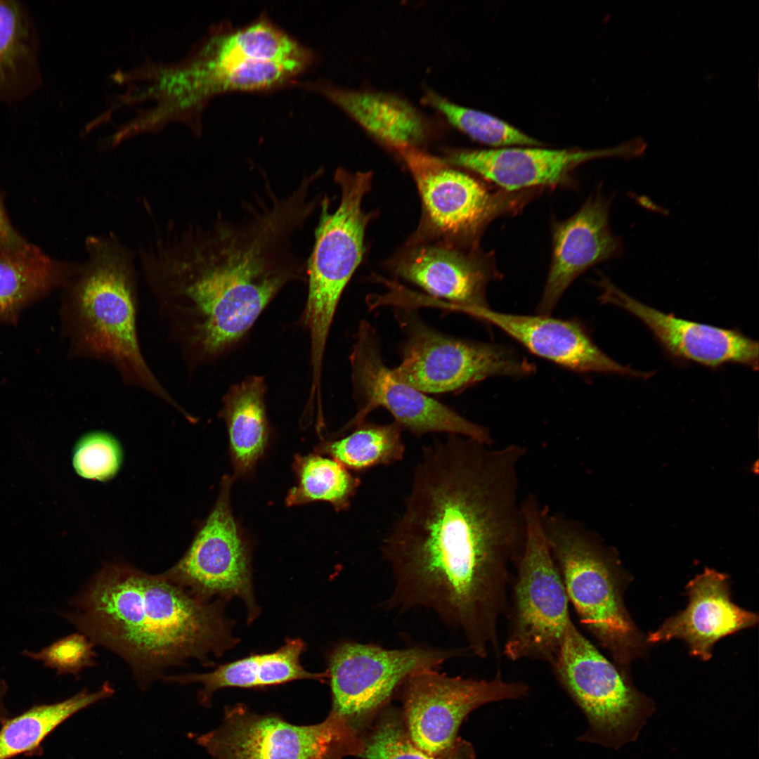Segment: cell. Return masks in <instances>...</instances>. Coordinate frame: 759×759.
<instances>
[{"label": "cell", "instance_id": "cell-11", "mask_svg": "<svg viewBox=\"0 0 759 759\" xmlns=\"http://www.w3.org/2000/svg\"><path fill=\"white\" fill-rule=\"evenodd\" d=\"M351 378L358 410L339 434L365 421L375 409L382 407L402 429L420 436L446 433L492 444L488 428L472 422L457 412L402 382L386 366L377 332L367 320L360 322L350 356Z\"/></svg>", "mask_w": 759, "mask_h": 759}, {"label": "cell", "instance_id": "cell-15", "mask_svg": "<svg viewBox=\"0 0 759 759\" xmlns=\"http://www.w3.org/2000/svg\"><path fill=\"white\" fill-rule=\"evenodd\" d=\"M597 285L604 304L625 309L640 320L674 359L716 368L739 363L757 370L758 343L739 331L689 321L634 299L601 275Z\"/></svg>", "mask_w": 759, "mask_h": 759}, {"label": "cell", "instance_id": "cell-25", "mask_svg": "<svg viewBox=\"0 0 759 759\" xmlns=\"http://www.w3.org/2000/svg\"><path fill=\"white\" fill-rule=\"evenodd\" d=\"M38 47L26 7L0 0V100H18L39 86Z\"/></svg>", "mask_w": 759, "mask_h": 759}, {"label": "cell", "instance_id": "cell-26", "mask_svg": "<svg viewBox=\"0 0 759 759\" xmlns=\"http://www.w3.org/2000/svg\"><path fill=\"white\" fill-rule=\"evenodd\" d=\"M264 377L252 375L233 385L223 398L219 415L227 426L235 471L252 469L263 454L268 438Z\"/></svg>", "mask_w": 759, "mask_h": 759}, {"label": "cell", "instance_id": "cell-7", "mask_svg": "<svg viewBox=\"0 0 759 759\" xmlns=\"http://www.w3.org/2000/svg\"><path fill=\"white\" fill-rule=\"evenodd\" d=\"M551 666L588 720L580 741L618 750L636 741L654 715L653 701L625 680L572 620Z\"/></svg>", "mask_w": 759, "mask_h": 759}, {"label": "cell", "instance_id": "cell-20", "mask_svg": "<svg viewBox=\"0 0 759 759\" xmlns=\"http://www.w3.org/2000/svg\"><path fill=\"white\" fill-rule=\"evenodd\" d=\"M309 66L301 62L261 60L236 38L214 36L190 66L187 76L190 102L198 104L228 91L271 89L287 84Z\"/></svg>", "mask_w": 759, "mask_h": 759}, {"label": "cell", "instance_id": "cell-16", "mask_svg": "<svg viewBox=\"0 0 759 759\" xmlns=\"http://www.w3.org/2000/svg\"><path fill=\"white\" fill-rule=\"evenodd\" d=\"M646 143L635 138L598 150L548 149L510 146L451 153L448 162L471 170L506 190L553 186L569 181L570 173L585 162L603 157L632 159L641 156Z\"/></svg>", "mask_w": 759, "mask_h": 759}, {"label": "cell", "instance_id": "cell-32", "mask_svg": "<svg viewBox=\"0 0 759 759\" xmlns=\"http://www.w3.org/2000/svg\"><path fill=\"white\" fill-rule=\"evenodd\" d=\"M122 462L119 441L110 434L93 432L81 437L74 447L72 464L82 477L100 481L113 478Z\"/></svg>", "mask_w": 759, "mask_h": 759}, {"label": "cell", "instance_id": "cell-34", "mask_svg": "<svg viewBox=\"0 0 759 759\" xmlns=\"http://www.w3.org/2000/svg\"><path fill=\"white\" fill-rule=\"evenodd\" d=\"M39 251L13 227L0 200V252L30 254Z\"/></svg>", "mask_w": 759, "mask_h": 759}, {"label": "cell", "instance_id": "cell-10", "mask_svg": "<svg viewBox=\"0 0 759 759\" xmlns=\"http://www.w3.org/2000/svg\"><path fill=\"white\" fill-rule=\"evenodd\" d=\"M195 740L212 759H343L360 746L359 734L337 715L298 725L242 703L226 708L221 725Z\"/></svg>", "mask_w": 759, "mask_h": 759}, {"label": "cell", "instance_id": "cell-18", "mask_svg": "<svg viewBox=\"0 0 759 759\" xmlns=\"http://www.w3.org/2000/svg\"><path fill=\"white\" fill-rule=\"evenodd\" d=\"M612 196L600 189L569 219L552 230V253L544 291L537 311L549 316L565 290L585 270L624 253L621 239L609 227Z\"/></svg>", "mask_w": 759, "mask_h": 759}, {"label": "cell", "instance_id": "cell-33", "mask_svg": "<svg viewBox=\"0 0 759 759\" xmlns=\"http://www.w3.org/2000/svg\"><path fill=\"white\" fill-rule=\"evenodd\" d=\"M93 643L82 633H73L56 640L39 651L25 650L22 654L41 661L44 666L56 670L57 675L78 676L82 669L95 666Z\"/></svg>", "mask_w": 759, "mask_h": 759}, {"label": "cell", "instance_id": "cell-5", "mask_svg": "<svg viewBox=\"0 0 759 759\" xmlns=\"http://www.w3.org/2000/svg\"><path fill=\"white\" fill-rule=\"evenodd\" d=\"M334 180L340 188L339 202L331 211L329 197L323 196L306 259L308 292L301 321L310 335L313 377L322 375L328 333L344 290L362 260L369 221L362 201L370 189L372 174L339 168Z\"/></svg>", "mask_w": 759, "mask_h": 759}, {"label": "cell", "instance_id": "cell-28", "mask_svg": "<svg viewBox=\"0 0 759 759\" xmlns=\"http://www.w3.org/2000/svg\"><path fill=\"white\" fill-rule=\"evenodd\" d=\"M401 432L402 428L395 422L379 424L365 421L346 436L322 444L319 451L356 472L390 465L404 457L406 447Z\"/></svg>", "mask_w": 759, "mask_h": 759}, {"label": "cell", "instance_id": "cell-14", "mask_svg": "<svg viewBox=\"0 0 759 759\" xmlns=\"http://www.w3.org/2000/svg\"><path fill=\"white\" fill-rule=\"evenodd\" d=\"M398 153L414 177L427 222L436 233L471 238L505 209L501 196L420 148L408 147Z\"/></svg>", "mask_w": 759, "mask_h": 759}, {"label": "cell", "instance_id": "cell-35", "mask_svg": "<svg viewBox=\"0 0 759 759\" xmlns=\"http://www.w3.org/2000/svg\"><path fill=\"white\" fill-rule=\"evenodd\" d=\"M6 691V685L2 680L0 679V699Z\"/></svg>", "mask_w": 759, "mask_h": 759}, {"label": "cell", "instance_id": "cell-17", "mask_svg": "<svg viewBox=\"0 0 759 759\" xmlns=\"http://www.w3.org/2000/svg\"><path fill=\"white\" fill-rule=\"evenodd\" d=\"M450 311L462 312L493 325L535 355L576 372L635 377L651 375L610 358L595 344L584 326L574 320L543 315L504 313L488 306H452Z\"/></svg>", "mask_w": 759, "mask_h": 759}, {"label": "cell", "instance_id": "cell-13", "mask_svg": "<svg viewBox=\"0 0 759 759\" xmlns=\"http://www.w3.org/2000/svg\"><path fill=\"white\" fill-rule=\"evenodd\" d=\"M231 485L232 478L222 479L214 507L190 547L163 573L205 601L215 596L242 599L251 621L259 611L253 594L249 552L231 511Z\"/></svg>", "mask_w": 759, "mask_h": 759}, {"label": "cell", "instance_id": "cell-12", "mask_svg": "<svg viewBox=\"0 0 759 759\" xmlns=\"http://www.w3.org/2000/svg\"><path fill=\"white\" fill-rule=\"evenodd\" d=\"M397 690L409 737L422 751L439 755L455 745L459 728L472 711L488 703L522 698L529 687L523 682L505 680L500 673L491 680H479L432 669L410 676Z\"/></svg>", "mask_w": 759, "mask_h": 759}, {"label": "cell", "instance_id": "cell-4", "mask_svg": "<svg viewBox=\"0 0 759 759\" xmlns=\"http://www.w3.org/2000/svg\"><path fill=\"white\" fill-rule=\"evenodd\" d=\"M547 542L569 601L581 624L619 663L638 648L625 609L619 564L613 550L584 524L543 505Z\"/></svg>", "mask_w": 759, "mask_h": 759}, {"label": "cell", "instance_id": "cell-19", "mask_svg": "<svg viewBox=\"0 0 759 759\" xmlns=\"http://www.w3.org/2000/svg\"><path fill=\"white\" fill-rule=\"evenodd\" d=\"M686 588L689 598L687 608L649 633L647 642L680 639L693 656L708 661L719 640L758 623L756 614L732 602L725 574L706 568Z\"/></svg>", "mask_w": 759, "mask_h": 759}, {"label": "cell", "instance_id": "cell-29", "mask_svg": "<svg viewBox=\"0 0 759 759\" xmlns=\"http://www.w3.org/2000/svg\"><path fill=\"white\" fill-rule=\"evenodd\" d=\"M362 759H476L471 744L459 738L448 751L434 755L418 748L406 729L401 710L385 706L360 734Z\"/></svg>", "mask_w": 759, "mask_h": 759}, {"label": "cell", "instance_id": "cell-1", "mask_svg": "<svg viewBox=\"0 0 759 759\" xmlns=\"http://www.w3.org/2000/svg\"><path fill=\"white\" fill-rule=\"evenodd\" d=\"M526 453L519 444L457 435L424 446L381 545L394 582L384 608L432 611L482 659L499 649L512 568L524 546Z\"/></svg>", "mask_w": 759, "mask_h": 759}, {"label": "cell", "instance_id": "cell-24", "mask_svg": "<svg viewBox=\"0 0 759 759\" xmlns=\"http://www.w3.org/2000/svg\"><path fill=\"white\" fill-rule=\"evenodd\" d=\"M79 264L34 253L0 252V323L17 320L22 309L58 287H65Z\"/></svg>", "mask_w": 759, "mask_h": 759}, {"label": "cell", "instance_id": "cell-8", "mask_svg": "<svg viewBox=\"0 0 759 759\" xmlns=\"http://www.w3.org/2000/svg\"><path fill=\"white\" fill-rule=\"evenodd\" d=\"M468 652L466 647L385 649L354 641L341 642L327 659L330 713L342 718L360 735L408 677L439 669L448 660Z\"/></svg>", "mask_w": 759, "mask_h": 759}, {"label": "cell", "instance_id": "cell-3", "mask_svg": "<svg viewBox=\"0 0 759 759\" xmlns=\"http://www.w3.org/2000/svg\"><path fill=\"white\" fill-rule=\"evenodd\" d=\"M85 252V260L65 286L61 307L70 356L111 365L124 384L143 390L186 415L141 351L136 252L113 233L88 236Z\"/></svg>", "mask_w": 759, "mask_h": 759}, {"label": "cell", "instance_id": "cell-21", "mask_svg": "<svg viewBox=\"0 0 759 759\" xmlns=\"http://www.w3.org/2000/svg\"><path fill=\"white\" fill-rule=\"evenodd\" d=\"M395 271L432 298L455 306H488L485 289L490 273L482 265L453 248H414L398 260Z\"/></svg>", "mask_w": 759, "mask_h": 759}, {"label": "cell", "instance_id": "cell-22", "mask_svg": "<svg viewBox=\"0 0 759 759\" xmlns=\"http://www.w3.org/2000/svg\"><path fill=\"white\" fill-rule=\"evenodd\" d=\"M337 105L370 135L396 150L418 147L429 134L425 118L408 101L388 93L346 89L329 84L312 86Z\"/></svg>", "mask_w": 759, "mask_h": 759}, {"label": "cell", "instance_id": "cell-9", "mask_svg": "<svg viewBox=\"0 0 759 759\" xmlns=\"http://www.w3.org/2000/svg\"><path fill=\"white\" fill-rule=\"evenodd\" d=\"M395 316L406 339L394 376L424 393L461 391L491 377H524L535 365L506 346L450 337L424 323L413 309Z\"/></svg>", "mask_w": 759, "mask_h": 759}, {"label": "cell", "instance_id": "cell-27", "mask_svg": "<svg viewBox=\"0 0 759 759\" xmlns=\"http://www.w3.org/2000/svg\"><path fill=\"white\" fill-rule=\"evenodd\" d=\"M114 692L110 683L105 682L96 692L84 689L65 701L34 707L7 722L0 731V759H8L34 748L70 716L110 697Z\"/></svg>", "mask_w": 759, "mask_h": 759}, {"label": "cell", "instance_id": "cell-31", "mask_svg": "<svg viewBox=\"0 0 759 759\" xmlns=\"http://www.w3.org/2000/svg\"><path fill=\"white\" fill-rule=\"evenodd\" d=\"M424 101L453 126L481 143L496 148L540 145L538 141L496 117L454 103L433 92L425 96Z\"/></svg>", "mask_w": 759, "mask_h": 759}, {"label": "cell", "instance_id": "cell-23", "mask_svg": "<svg viewBox=\"0 0 759 759\" xmlns=\"http://www.w3.org/2000/svg\"><path fill=\"white\" fill-rule=\"evenodd\" d=\"M306 648L300 639H288L278 650L219 665L207 673L166 676L167 682L181 685L193 682L203 685L199 693L201 704L209 706L213 694L226 687L260 688L285 684L298 680H324L327 673L307 671L300 657Z\"/></svg>", "mask_w": 759, "mask_h": 759}, {"label": "cell", "instance_id": "cell-6", "mask_svg": "<svg viewBox=\"0 0 759 759\" xmlns=\"http://www.w3.org/2000/svg\"><path fill=\"white\" fill-rule=\"evenodd\" d=\"M542 507L535 495L523 498L524 543L514 568L503 654L512 661L531 659L551 665L572 619L565 588L547 542Z\"/></svg>", "mask_w": 759, "mask_h": 759}, {"label": "cell", "instance_id": "cell-30", "mask_svg": "<svg viewBox=\"0 0 759 759\" xmlns=\"http://www.w3.org/2000/svg\"><path fill=\"white\" fill-rule=\"evenodd\" d=\"M294 466L298 484L288 493V505L325 501L337 512L344 511L361 484V478L341 463L318 455L297 456Z\"/></svg>", "mask_w": 759, "mask_h": 759}, {"label": "cell", "instance_id": "cell-2", "mask_svg": "<svg viewBox=\"0 0 759 759\" xmlns=\"http://www.w3.org/2000/svg\"><path fill=\"white\" fill-rule=\"evenodd\" d=\"M221 602L196 597L164 574L109 563L63 614L93 644L118 654L144 689L171 666L209 663L238 642Z\"/></svg>", "mask_w": 759, "mask_h": 759}]
</instances>
